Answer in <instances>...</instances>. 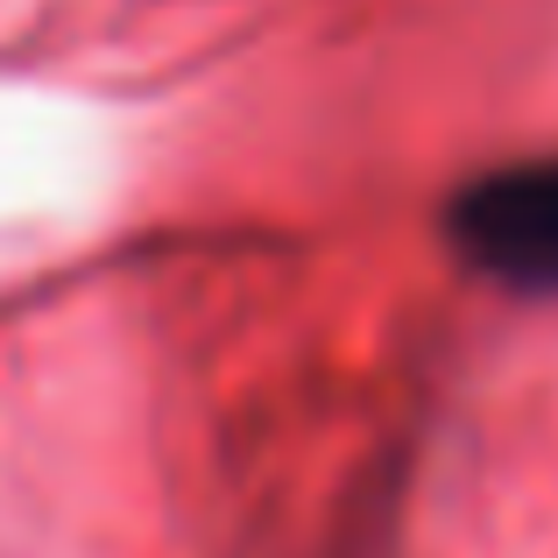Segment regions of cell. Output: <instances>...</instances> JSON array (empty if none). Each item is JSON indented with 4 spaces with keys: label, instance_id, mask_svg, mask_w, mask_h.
<instances>
[{
    "label": "cell",
    "instance_id": "obj_1",
    "mask_svg": "<svg viewBox=\"0 0 558 558\" xmlns=\"http://www.w3.org/2000/svg\"><path fill=\"white\" fill-rule=\"evenodd\" d=\"M446 241L488 283L517 298H558V156L466 178L446 205Z\"/></svg>",
    "mask_w": 558,
    "mask_h": 558
}]
</instances>
